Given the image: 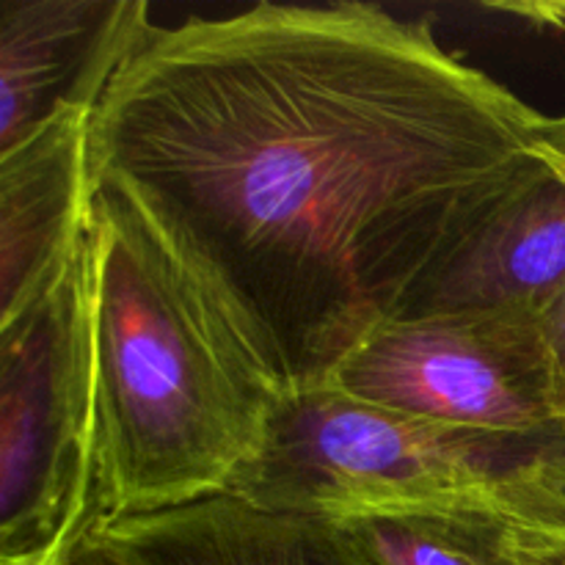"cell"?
<instances>
[{
	"instance_id": "1",
	"label": "cell",
	"mask_w": 565,
	"mask_h": 565,
	"mask_svg": "<svg viewBox=\"0 0 565 565\" xmlns=\"http://www.w3.org/2000/svg\"><path fill=\"white\" fill-rule=\"evenodd\" d=\"M541 119L375 3L154 25L92 114L125 188L224 290L290 397L403 318L541 171Z\"/></svg>"
},
{
	"instance_id": "2",
	"label": "cell",
	"mask_w": 565,
	"mask_h": 565,
	"mask_svg": "<svg viewBox=\"0 0 565 565\" xmlns=\"http://www.w3.org/2000/svg\"><path fill=\"white\" fill-rule=\"evenodd\" d=\"M88 292L92 524L230 494L290 397L235 303L114 182L94 185Z\"/></svg>"
},
{
	"instance_id": "3",
	"label": "cell",
	"mask_w": 565,
	"mask_h": 565,
	"mask_svg": "<svg viewBox=\"0 0 565 565\" xmlns=\"http://www.w3.org/2000/svg\"><path fill=\"white\" fill-rule=\"evenodd\" d=\"M563 436L450 428L334 390L287 397L263 456L230 494L342 524L373 516H486L563 533Z\"/></svg>"
},
{
	"instance_id": "4",
	"label": "cell",
	"mask_w": 565,
	"mask_h": 565,
	"mask_svg": "<svg viewBox=\"0 0 565 565\" xmlns=\"http://www.w3.org/2000/svg\"><path fill=\"white\" fill-rule=\"evenodd\" d=\"M97 475L88 237L42 301L0 326V565H50L92 527Z\"/></svg>"
},
{
	"instance_id": "5",
	"label": "cell",
	"mask_w": 565,
	"mask_h": 565,
	"mask_svg": "<svg viewBox=\"0 0 565 565\" xmlns=\"http://www.w3.org/2000/svg\"><path fill=\"white\" fill-rule=\"evenodd\" d=\"M326 390L450 428L565 436V351L527 315L397 318L370 334Z\"/></svg>"
},
{
	"instance_id": "6",
	"label": "cell",
	"mask_w": 565,
	"mask_h": 565,
	"mask_svg": "<svg viewBox=\"0 0 565 565\" xmlns=\"http://www.w3.org/2000/svg\"><path fill=\"white\" fill-rule=\"evenodd\" d=\"M149 28L147 0H3L0 152L61 114H94Z\"/></svg>"
},
{
	"instance_id": "7",
	"label": "cell",
	"mask_w": 565,
	"mask_h": 565,
	"mask_svg": "<svg viewBox=\"0 0 565 565\" xmlns=\"http://www.w3.org/2000/svg\"><path fill=\"white\" fill-rule=\"evenodd\" d=\"M92 110L47 121L0 152V326L55 290L86 246L94 207Z\"/></svg>"
},
{
	"instance_id": "8",
	"label": "cell",
	"mask_w": 565,
	"mask_h": 565,
	"mask_svg": "<svg viewBox=\"0 0 565 565\" xmlns=\"http://www.w3.org/2000/svg\"><path fill=\"white\" fill-rule=\"evenodd\" d=\"M527 315L565 351V182L546 166L423 285L403 318Z\"/></svg>"
},
{
	"instance_id": "9",
	"label": "cell",
	"mask_w": 565,
	"mask_h": 565,
	"mask_svg": "<svg viewBox=\"0 0 565 565\" xmlns=\"http://www.w3.org/2000/svg\"><path fill=\"white\" fill-rule=\"evenodd\" d=\"M92 527L130 565H364L334 524L232 494Z\"/></svg>"
},
{
	"instance_id": "10",
	"label": "cell",
	"mask_w": 565,
	"mask_h": 565,
	"mask_svg": "<svg viewBox=\"0 0 565 565\" xmlns=\"http://www.w3.org/2000/svg\"><path fill=\"white\" fill-rule=\"evenodd\" d=\"M334 527L364 565H519L524 533L486 516H373Z\"/></svg>"
},
{
	"instance_id": "11",
	"label": "cell",
	"mask_w": 565,
	"mask_h": 565,
	"mask_svg": "<svg viewBox=\"0 0 565 565\" xmlns=\"http://www.w3.org/2000/svg\"><path fill=\"white\" fill-rule=\"evenodd\" d=\"M516 557L519 565H565V530L563 533L524 530Z\"/></svg>"
},
{
	"instance_id": "12",
	"label": "cell",
	"mask_w": 565,
	"mask_h": 565,
	"mask_svg": "<svg viewBox=\"0 0 565 565\" xmlns=\"http://www.w3.org/2000/svg\"><path fill=\"white\" fill-rule=\"evenodd\" d=\"M64 565H130L114 544L103 539L94 527H88L66 552Z\"/></svg>"
},
{
	"instance_id": "13",
	"label": "cell",
	"mask_w": 565,
	"mask_h": 565,
	"mask_svg": "<svg viewBox=\"0 0 565 565\" xmlns=\"http://www.w3.org/2000/svg\"><path fill=\"white\" fill-rule=\"evenodd\" d=\"M535 152L565 182V116H544L535 132Z\"/></svg>"
},
{
	"instance_id": "14",
	"label": "cell",
	"mask_w": 565,
	"mask_h": 565,
	"mask_svg": "<svg viewBox=\"0 0 565 565\" xmlns=\"http://www.w3.org/2000/svg\"><path fill=\"white\" fill-rule=\"evenodd\" d=\"M491 9L511 11V14H522L524 20L535 22V25H555L565 28V3H494Z\"/></svg>"
},
{
	"instance_id": "15",
	"label": "cell",
	"mask_w": 565,
	"mask_h": 565,
	"mask_svg": "<svg viewBox=\"0 0 565 565\" xmlns=\"http://www.w3.org/2000/svg\"><path fill=\"white\" fill-rule=\"evenodd\" d=\"M66 557V555H64ZM64 557H61V561H55V563H50V565H64Z\"/></svg>"
}]
</instances>
